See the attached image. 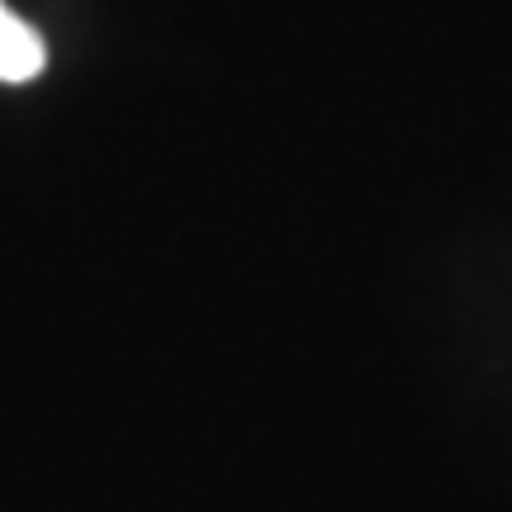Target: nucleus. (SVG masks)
I'll use <instances>...</instances> for the list:
<instances>
[{
	"label": "nucleus",
	"mask_w": 512,
	"mask_h": 512,
	"mask_svg": "<svg viewBox=\"0 0 512 512\" xmlns=\"http://www.w3.org/2000/svg\"><path fill=\"white\" fill-rule=\"evenodd\" d=\"M48 67V48H43V38H38L34 24H24L15 10H5V0H0V81H34L38 72Z\"/></svg>",
	"instance_id": "f257e3e1"
}]
</instances>
